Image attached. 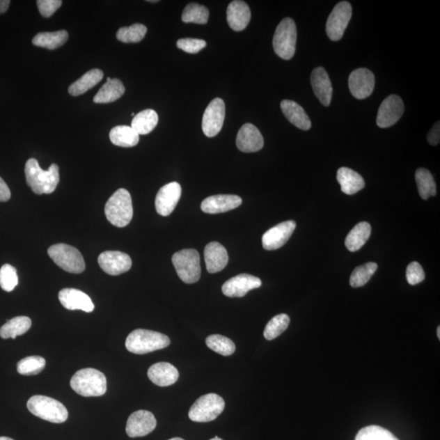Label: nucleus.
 I'll return each mask as SVG.
<instances>
[{
	"label": "nucleus",
	"mask_w": 440,
	"mask_h": 440,
	"mask_svg": "<svg viewBox=\"0 0 440 440\" xmlns=\"http://www.w3.org/2000/svg\"><path fill=\"white\" fill-rule=\"evenodd\" d=\"M25 174L28 185L39 195L54 193L60 181L58 166L52 164L49 170L45 171L35 159L26 162Z\"/></svg>",
	"instance_id": "nucleus-1"
},
{
	"label": "nucleus",
	"mask_w": 440,
	"mask_h": 440,
	"mask_svg": "<svg viewBox=\"0 0 440 440\" xmlns=\"http://www.w3.org/2000/svg\"><path fill=\"white\" fill-rule=\"evenodd\" d=\"M170 338L164 333L152 330L138 329L134 330L127 338L126 348L128 352L137 355L161 350L168 347Z\"/></svg>",
	"instance_id": "nucleus-2"
},
{
	"label": "nucleus",
	"mask_w": 440,
	"mask_h": 440,
	"mask_svg": "<svg viewBox=\"0 0 440 440\" xmlns=\"http://www.w3.org/2000/svg\"><path fill=\"white\" fill-rule=\"evenodd\" d=\"M70 386L76 393L84 397L102 396L107 391V380L103 372L87 368L75 372Z\"/></svg>",
	"instance_id": "nucleus-3"
},
{
	"label": "nucleus",
	"mask_w": 440,
	"mask_h": 440,
	"mask_svg": "<svg viewBox=\"0 0 440 440\" xmlns=\"http://www.w3.org/2000/svg\"><path fill=\"white\" fill-rule=\"evenodd\" d=\"M105 217L113 226L124 228L133 217L132 199L125 189H119L108 200L104 207Z\"/></svg>",
	"instance_id": "nucleus-4"
},
{
	"label": "nucleus",
	"mask_w": 440,
	"mask_h": 440,
	"mask_svg": "<svg viewBox=\"0 0 440 440\" xmlns=\"http://www.w3.org/2000/svg\"><path fill=\"white\" fill-rule=\"evenodd\" d=\"M27 408L36 417L52 423H63L68 419L65 406L51 397L33 395L28 400Z\"/></svg>",
	"instance_id": "nucleus-5"
},
{
	"label": "nucleus",
	"mask_w": 440,
	"mask_h": 440,
	"mask_svg": "<svg viewBox=\"0 0 440 440\" xmlns=\"http://www.w3.org/2000/svg\"><path fill=\"white\" fill-rule=\"evenodd\" d=\"M297 42V27L293 19L286 17L282 20L274 33L272 45L276 54L284 60L294 56Z\"/></svg>",
	"instance_id": "nucleus-6"
},
{
	"label": "nucleus",
	"mask_w": 440,
	"mask_h": 440,
	"mask_svg": "<svg viewBox=\"0 0 440 440\" xmlns=\"http://www.w3.org/2000/svg\"><path fill=\"white\" fill-rule=\"evenodd\" d=\"M172 262L180 278L186 284H193L199 281L202 269L200 256L194 249H186L176 252L172 256Z\"/></svg>",
	"instance_id": "nucleus-7"
},
{
	"label": "nucleus",
	"mask_w": 440,
	"mask_h": 440,
	"mask_svg": "<svg viewBox=\"0 0 440 440\" xmlns=\"http://www.w3.org/2000/svg\"><path fill=\"white\" fill-rule=\"evenodd\" d=\"M226 407L221 396L210 393L199 397L191 407L189 417L195 423H210L217 419Z\"/></svg>",
	"instance_id": "nucleus-8"
},
{
	"label": "nucleus",
	"mask_w": 440,
	"mask_h": 440,
	"mask_svg": "<svg viewBox=\"0 0 440 440\" xmlns=\"http://www.w3.org/2000/svg\"><path fill=\"white\" fill-rule=\"evenodd\" d=\"M47 253L55 264L65 272L79 274L85 270L82 253L75 247L66 244H56L49 249Z\"/></svg>",
	"instance_id": "nucleus-9"
},
{
	"label": "nucleus",
	"mask_w": 440,
	"mask_h": 440,
	"mask_svg": "<svg viewBox=\"0 0 440 440\" xmlns=\"http://www.w3.org/2000/svg\"><path fill=\"white\" fill-rule=\"evenodd\" d=\"M352 14L351 3L347 1L338 3L329 16L327 33L330 40H340L350 22Z\"/></svg>",
	"instance_id": "nucleus-10"
},
{
	"label": "nucleus",
	"mask_w": 440,
	"mask_h": 440,
	"mask_svg": "<svg viewBox=\"0 0 440 440\" xmlns=\"http://www.w3.org/2000/svg\"><path fill=\"white\" fill-rule=\"evenodd\" d=\"M226 118V104L215 98L205 109L203 118V131L207 137L217 136L221 131Z\"/></svg>",
	"instance_id": "nucleus-11"
},
{
	"label": "nucleus",
	"mask_w": 440,
	"mask_h": 440,
	"mask_svg": "<svg viewBox=\"0 0 440 440\" xmlns=\"http://www.w3.org/2000/svg\"><path fill=\"white\" fill-rule=\"evenodd\" d=\"M403 100L396 95H391L382 102L377 116V125L381 128L393 126L403 116Z\"/></svg>",
	"instance_id": "nucleus-12"
},
{
	"label": "nucleus",
	"mask_w": 440,
	"mask_h": 440,
	"mask_svg": "<svg viewBox=\"0 0 440 440\" xmlns=\"http://www.w3.org/2000/svg\"><path fill=\"white\" fill-rule=\"evenodd\" d=\"M348 84L354 97L359 100L366 99L374 92L375 74L366 68L356 69L349 76Z\"/></svg>",
	"instance_id": "nucleus-13"
},
{
	"label": "nucleus",
	"mask_w": 440,
	"mask_h": 440,
	"mask_svg": "<svg viewBox=\"0 0 440 440\" xmlns=\"http://www.w3.org/2000/svg\"><path fill=\"white\" fill-rule=\"evenodd\" d=\"M262 281L250 274H239L232 277L222 286L223 294L229 298H242L249 291L260 288Z\"/></svg>",
	"instance_id": "nucleus-14"
},
{
	"label": "nucleus",
	"mask_w": 440,
	"mask_h": 440,
	"mask_svg": "<svg viewBox=\"0 0 440 440\" xmlns=\"http://www.w3.org/2000/svg\"><path fill=\"white\" fill-rule=\"evenodd\" d=\"M157 427L155 415L149 411L139 410L129 417L126 432L129 437H143L154 432Z\"/></svg>",
	"instance_id": "nucleus-15"
},
{
	"label": "nucleus",
	"mask_w": 440,
	"mask_h": 440,
	"mask_svg": "<svg viewBox=\"0 0 440 440\" xmlns=\"http://www.w3.org/2000/svg\"><path fill=\"white\" fill-rule=\"evenodd\" d=\"M98 262L102 269L111 276L125 274L132 265L131 257L120 251H104L100 253Z\"/></svg>",
	"instance_id": "nucleus-16"
},
{
	"label": "nucleus",
	"mask_w": 440,
	"mask_h": 440,
	"mask_svg": "<svg viewBox=\"0 0 440 440\" xmlns=\"http://www.w3.org/2000/svg\"><path fill=\"white\" fill-rule=\"evenodd\" d=\"M296 223L288 220L267 230L262 237V247L266 251H275L285 245L295 230Z\"/></svg>",
	"instance_id": "nucleus-17"
},
{
	"label": "nucleus",
	"mask_w": 440,
	"mask_h": 440,
	"mask_svg": "<svg viewBox=\"0 0 440 440\" xmlns=\"http://www.w3.org/2000/svg\"><path fill=\"white\" fill-rule=\"evenodd\" d=\"M181 193V186L177 182H171L162 187L155 199L157 212L162 217H168L178 204Z\"/></svg>",
	"instance_id": "nucleus-18"
},
{
	"label": "nucleus",
	"mask_w": 440,
	"mask_h": 440,
	"mask_svg": "<svg viewBox=\"0 0 440 440\" xmlns=\"http://www.w3.org/2000/svg\"><path fill=\"white\" fill-rule=\"evenodd\" d=\"M264 145V137L259 129L251 123L244 124L237 136L238 150L244 152H255L261 150Z\"/></svg>",
	"instance_id": "nucleus-19"
},
{
	"label": "nucleus",
	"mask_w": 440,
	"mask_h": 440,
	"mask_svg": "<svg viewBox=\"0 0 440 440\" xmlns=\"http://www.w3.org/2000/svg\"><path fill=\"white\" fill-rule=\"evenodd\" d=\"M59 300L66 309L81 310L85 313H92L95 308L94 304L87 294L77 289L66 288L59 293Z\"/></svg>",
	"instance_id": "nucleus-20"
},
{
	"label": "nucleus",
	"mask_w": 440,
	"mask_h": 440,
	"mask_svg": "<svg viewBox=\"0 0 440 440\" xmlns=\"http://www.w3.org/2000/svg\"><path fill=\"white\" fill-rule=\"evenodd\" d=\"M242 203V199L237 195L219 194L205 198L201 208L207 214H219L236 209Z\"/></svg>",
	"instance_id": "nucleus-21"
},
{
	"label": "nucleus",
	"mask_w": 440,
	"mask_h": 440,
	"mask_svg": "<svg viewBox=\"0 0 440 440\" xmlns=\"http://www.w3.org/2000/svg\"><path fill=\"white\" fill-rule=\"evenodd\" d=\"M311 83L320 102L324 107H329L331 103L333 88L327 70L323 67L314 69L311 75Z\"/></svg>",
	"instance_id": "nucleus-22"
},
{
	"label": "nucleus",
	"mask_w": 440,
	"mask_h": 440,
	"mask_svg": "<svg viewBox=\"0 0 440 440\" xmlns=\"http://www.w3.org/2000/svg\"><path fill=\"white\" fill-rule=\"evenodd\" d=\"M251 12L246 2L235 0L227 8V21L233 31H242L250 23Z\"/></svg>",
	"instance_id": "nucleus-23"
},
{
	"label": "nucleus",
	"mask_w": 440,
	"mask_h": 440,
	"mask_svg": "<svg viewBox=\"0 0 440 440\" xmlns=\"http://www.w3.org/2000/svg\"><path fill=\"white\" fill-rule=\"evenodd\" d=\"M204 257L205 266L210 274H217L224 269L228 262V255L221 244L213 242L205 247Z\"/></svg>",
	"instance_id": "nucleus-24"
},
{
	"label": "nucleus",
	"mask_w": 440,
	"mask_h": 440,
	"mask_svg": "<svg viewBox=\"0 0 440 440\" xmlns=\"http://www.w3.org/2000/svg\"><path fill=\"white\" fill-rule=\"evenodd\" d=\"M148 377L157 386H168L179 379V371L170 363L160 362L152 365L148 370Z\"/></svg>",
	"instance_id": "nucleus-25"
},
{
	"label": "nucleus",
	"mask_w": 440,
	"mask_h": 440,
	"mask_svg": "<svg viewBox=\"0 0 440 440\" xmlns=\"http://www.w3.org/2000/svg\"><path fill=\"white\" fill-rule=\"evenodd\" d=\"M281 109L284 116L296 127L308 131L312 127V123L302 107L293 100H284L281 103Z\"/></svg>",
	"instance_id": "nucleus-26"
},
{
	"label": "nucleus",
	"mask_w": 440,
	"mask_h": 440,
	"mask_svg": "<svg viewBox=\"0 0 440 440\" xmlns=\"http://www.w3.org/2000/svg\"><path fill=\"white\" fill-rule=\"evenodd\" d=\"M337 180L341 185L342 192L347 195L356 194L366 186L363 177L347 167H341L338 169Z\"/></svg>",
	"instance_id": "nucleus-27"
},
{
	"label": "nucleus",
	"mask_w": 440,
	"mask_h": 440,
	"mask_svg": "<svg viewBox=\"0 0 440 440\" xmlns=\"http://www.w3.org/2000/svg\"><path fill=\"white\" fill-rule=\"evenodd\" d=\"M125 93V87L121 80L113 79L107 81L99 90L93 99L97 104H108L116 102Z\"/></svg>",
	"instance_id": "nucleus-28"
},
{
	"label": "nucleus",
	"mask_w": 440,
	"mask_h": 440,
	"mask_svg": "<svg viewBox=\"0 0 440 440\" xmlns=\"http://www.w3.org/2000/svg\"><path fill=\"white\" fill-rule=\"evenodd\" d=\"M104 77L103 72L99 69H93L87 72L79 79L72 84L68 92L73 97L83 95L98 84Z\"/></svg>",
	"instance_id": "nucleus-29"
},
{
	"label": "nucleus",
	"mask_w": 440,
	"mask_h": 440,
	"mask_svg": "<svg viewBox=\"0 0 440 440\" xmlns=\"http://www.w3.org/2000/svg\"><path fill=\"white\" fill-rule=\"evenodd\" d=\"M370 235V224L367 222L359 223L352 228V230L348 233L346 237L345 245L347 250L351 252H356L360 250L366 242L369 240Z\"/></svg>",
	"instance_id": "nucleus-30"
},
{
	"label": "nucleus",
	"mask_w": 440,
	"mask_h": 440,
	"mask_svg": "<svg viewBox=\"0 0 440 440\" xmlns=\"http://www.w3.org/2000/svg\"><path fill=\"white\" fill-rule=\"evenodd\" d=\"M109 139L114 146L131 148L137 145L140 135L132 127L117 126L110 131Z\"/></svg>",
	"instance_id": "nucleus-31"
},
{
	"label": "nucleus",
	"mask_w": 440,
	"mask_h": 440,
	"mask_svg": "<svg viewBox=\"0 0 440 440\" xmlns=\"http://www.w3.org/2000/svg\"><path fill=\"white\" fill-rule=\"evenodd\" d=\"M157 123H159V116L155 110L148 109L136 114L131 127L139 135H147L155 130Z\"/></svg>",
	"instance_id": "nucleus-32"
},
{
	"label": "nucleus",
	"mask_w": 440,
	"mask_h": 440,
	"mask_svg": "<svg viewBox=\"0 0 440 440\" xmlns=\"http://www.w3.org/2000/svg\"><path fill=\"white\" fill-rule=\"evenodd\" d=\"M69 33L65 30L56 32H42L38 33L32 40L33 45L54 50L63 46L68 40Z\"/></svg>",
	"instance_id": "nucleus-33"
},
{
	"label": "nucleus",
	"mask_w": 440,
	"mask_h": 440,
	"mask_svg": "<svg viewBox=\"0 0 440 440\" xmlns=\"http://www.w3.org/2000/svg\"><path fill=\"white\" fill-rule=\"evenodd\" d=\"M31 320L27 317H17L8 320L0 328V337L15 339L26 333L31 327Z\"/></svg>",
	"instance_id": "nucleus-34"
},
{
	"label": "nucleus",
	"mask_w": 440,
	"mask_h": 440,
	"mask_svg": "<svg viewBox=\"0 0 440 440\" xmlns=\"http://www.w3.org/2000/svg\"><path fill=\"white\" fill-rule=\"evenodd\" d=\"M415 179L419 194L423 200L437 195V184H435L432 174L427 169H418L416 171Z\"/></svg>",
	"instance_id": "nucleus-35"
},
{
	"label": "nucleus",
	"mask_w": 440,
	"mask_h": 440,
	"mask_svg": "<svg viewBox=\"0 0 440 440\" xmlns=\"http://www.w3.org/2000/svg\"><path fill=\"white\" fill-rule=\"evenodd\" d=\"M205 343L212 351L224 356H231L236 351L235 344L231 339L220 334L210 336L205 339Z\"/></svg>",
	"instance_id": "nucleus-36"
},
{
	"label": "nucleus",
	"mask_w": 440,
	"mask_h": 440,
	"mask_svg": "<svg viewBox=\"0 0 440 440\" xmlns=\"http://www.w3.org/2000/svg\"><path fill=\"white\" fill-rule=\"evenodd\" d=\"M209 19V10L207 7L197 3H191L185 7L182 14V21L184 23L207 24Z\"/></svg>",
	"instance_id": "nucleus-37"
},
{
	"label": "nucleus",
	"mask_w": 440,
	"mask_h": 440,
	"mask_svg": "<svg viewBox=\"0 0 440 440\" xmlns=\"http://www.w3.org/2000/svg\"><path fill=\"white\" fill-rule=\"evenodd\" d=\"M290 322V319L288 315L279 314L276 315L267 324L264 332L265 338L267 340H274L285 331L289 327Z\"/></svg>",
	"instance_id": "nucleus-38"
},
{
	"label": "nucleus",
	"mask_w": 440,
	"mask_h": 440,
	"mask_svg": "<svg viewBox=\"0 0 440 440\" xmlns=\"http://www.w3.org/2000/svg\"><path fill=\"white\" fill-rule=\"evenodd\" d=\"M45 358L38 356H28L18 362L17 370L19 374L22 375H36L45 370Z\"/></svg>",
	"instance_id": "nucleus-39"
},
{
	"label": "nucleus",
	"mask_w": 440,
	"mask_h": 440,
	"mask_svg": "<svg viewBox=\"0 0 440 440\" xmlns=\"http://www.w3.org/2000/svg\"><path fill=\"white\" fill-rule=\"evenodd\" d=\"M377 269L375 262H367V264L359 266L352 272L350 278V285L354 288L362 287L368 283L372 275Z\"/></svg>",
	"instance_id": "nucleus-40"
},
{
	"label": "nucleus",
	"mask_w": 440,
	"mask_h": 440,
	"mask_svg": "<svg viewBox=\"0 0 440 440\" xmlns=\"http://www.w3.org/2000/svg\"><path fill=\"white\" fill-rule=\"evenodd\" d=\"M147 33V27L142 24H134L128 27L119 29L116 33L117 39L123 42H139L145 38Z\"/></svg>",
	"instance_id": "nucleus-41"
},
{
	"label": "nucleus",
	"mask_w": 440,
	"mask_h": 440,
	"mask_svg": "<svg viewBox=\"0 0 440 440\" xmlns=\"http://www.w3.org/2000/svg\"><path fill=\"white\" fill-rule=\"evenodd\" d=\"M355 440H399L393 434L379 425H369L358 432Z\"/></svg>",
	"instance_id": "nucleus-42"
},
{
	"label": "nucleus",
	"mask_w": 440,
	"mask_h": 440,
	"mask_svg": "<svg viewBox=\"0 0 440 440\" xmlns=\"http://www.w3.org/2000/svg\"><path fill=\"white\" fill-rule=\"evenodd\" d=\"M18 284L17 269L10 265H4L0 269V287L6 292H11Z\"/></svg>",
	"instance_id": "nucleus-43"
},
{
	"label": "nucleus",
	"mask_w": 440,
	"mask_h": 440,
	"mask_svg": "<svg viewBox=\"0 0 440 440\" xmlns=\"http://www.w3.org/2000/svg\"><path fill=\"white\" fill-rule=\"evenodd\" d=\"M176 45L180 49L188 52V54H196L207 46V42L203 40L186 38V39H180L177 41Z\"/></svg>",
	"instance_id": "nucleus-44"
},
{
	"label": "nucleus",
	"mask_w": 440,
	"mask_h": 440,
	"mask_svg": "<svg viewBox=\"0 0 440 440\" xmlns=\"http://www.w3.org/2000/svg\"><path fill=\"white\" fill-rule=\"evenodd\" d=\"M425 272L423 267L418 262H412L406 270V278L411 285L421 283L425 280Z\"/></svg>",
	"instance_id": "nucleus-45"
},
{
	"label": "nucleus",
	"mask_w": 440,
	"mask_h": 440,
	"mask_svg": "<svg viewBox=\"0 0 440 440\" xmlns=\"http://www.w3.org/2000/svg\"><path fill=\"white\" fill-rule=\"evenodd\" d=\"M38 8L42 17H50L62 6L61 0H38Z\"/></svg>",
	"instance_id": "nucleus-46"
},
{
	"label": "nucleus",
	"mask_w": 440,
	"mask_h": 440,
	"mask_svg": "<svg viewBox=\"0 0 440 440\" xmlns=\"http://www.w3.org/2000/svg\"><path fill=\"white\" fill-rule=\"evenodd\" d=\"M440 140V126L439 122L434 124L432 130H430L427 135V141L430 146L439 145Z\"/></svg>",
	"instance_id": "nucleus-47"
},
{
	"label": "nucleus",
	"mask_w": 440,
	"mask_h": 440,
	"mask_svg": "<svg viewBox=\"0 0 440 440\" xmlns=\"http://www.w3.org/2000/svg\"><path fill=\"white\" fill-rule=\"evenodd\" d=\"M11 198V191L1 177H0V202H7Z\"/></svg>",
	"instance_id": "nucleus-48"
},
{
	"label": "nucleus",
	"mask_w": 440,
	"mask_h": 440,
	"mask_svg": "<svg viewBox=\"0 0 440 440\" xmlns=\"http://www.w3.org/2000/svg\"><path fill=\"white\" fill-rule=\"evenodd\" d=\"M10 3L9 0H0V14L7 12Z\"/></svg>",
	"instance_id": "nucleus-49"
},
{
	"label": "nucleus",
	"mask_w": 440,
	"mask_h": 440,
	"mask_svg": "<svg viewBox=\"0 0 440 440\" xmlns=\"http://www.w3.org/2000/svg\"><path fill=\"white\" fill-rule=\"evenodd\" d=\"M0 440H14V439H13L11 438L3 437H0Z\"/></svg>",
	"instance_id": "nucleus-50"
},
{
	"label": "nucleus",
	"mask_w": 440,
	"mask_h": 440,
	"mask_svg": "<svg viewBox=\"0 0 440 440\" xmlns=\"http://www.w3.org/2000/svg\"><path fill=\"white\" fill-rule=\"evenodd\" d=\"M437 336L439 339H440V327H439L437 329Z\"/></svg>",
	"instance_id": "nucleus-51"
},
{
	"label": "nucleus",
	"mask_w": 440,
	"mask_h": 440,
	"mask_svg": "<svg viewBox=\"0 0 440 440\" xmlns=\"http://www.w3.org/2000/svg\"><path fill=\"white\" fill-rule=\"evenodd\" d=\"M168 440H184V439H182V438H178V437H177V438H172V439H168Z\"/></svg>",
	"instance_id": "nucleus-52"
},
{
	"label": "nucleus",
	"mask_w": 440,
	"mask_h": 440,
	"mask_svg": "<svg viewBox=\"0 0 440 440\" xmlns=\"http://www.w3.org/2000/svg\"><path fill=\"white\" fill-rule=\"evenodd\" d=\"M210 440H223L222 439L219 438L218 437H215L214 439Z\"/></svg>",
	"instance_id": "nucleus-53"
},
{
	"label": "nucleus",
	"mask_w": 440,
	"mask_h": 440,
	"mask_svg": "<svg viewBox=\"0 0 440 440\" xmlns=\"http://www.w3.org/2000/svg\"><path fill=\"white\" fill-rule=\"evenodd\" d=\"M132 116L135 117V113H132Z\"/></svg>",
	"instance_id": "nucleus-54"
},
{
	"label": "nucleus",
	"mask_w": 440,
	"mask_h": 440,
	"mask_svg": "<svg viewBox=\"0 0 440 440\" xmlns=\"http://www.w3.org/2000/svg\"><path fill=\"white\" fill-rule=\"evenodd\" d=\"M111 79H112L107 78V81H110V80H111Z\"/></svg>",
	"instance_id": "nucleus-55"
}]
</instances>
